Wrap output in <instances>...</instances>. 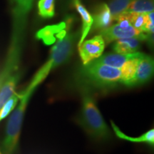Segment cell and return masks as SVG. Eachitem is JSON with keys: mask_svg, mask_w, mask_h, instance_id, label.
Wrapping results in <instances>:
<instances>
[{"mask_svg": "<svg viewBox=\"0 0 154 154\" xmlns=\"http://www.w3.org/2000/svg\"><path fill=\"white\" fill-rule=\"evenodd\" d=\"M82 108L79 122L91 137L97 140H106L111 138V131L98 109L90 88L81 87Z\"/></svg>", "mask_w": 154, "mask_h": 154, "instance_id": "1", "label": "cell"}, {"mask_svg": "<svg viewBox=\"0 0 154 154\" xmlns=\"http://www.w3.org/2000/svg\"><path fill=\"white\" fill-rule=\"evenodd\" d=\"M38 84L34 80L20 93L19 102L17 103L14 109L9 117L6 128L5 138L2 143L4 154H14L16 151L20 136L25 111L31 96L37 88Z\"/></svg>", "mask_w": 154, "mask_h": 154, "instance_id": "2", "label": "cell"}, {"mask_svg": "<svg viewBox=\"0 0 154 154\" xmlns=\"http://www.w3.org/2000/svg\"><path fill=\"white\" fill-rule=\"evenodd\" d=\"M79 79L83 86L99 89L111 88L121 84L120 69L106 66L92 61L79 72Z\"/></svg>", "mask_w": 154, "mask_h": 154, "instance_id": "3", "label": "cell"}, {"mask_svg": "<svg viewBox=\"0 0 154 154\" xmlns=\"http://www.w3.org/2000/svg\"><path fill=\"white\" fill-rule=\"evenodd\" d=\"M12 14V35L7 54L21 57L27 19L34 0H10Z\"/></svg>", "mask_w": 154, "mask_h": 154, "instance_id": "4", "label": "cell"}, {"mask_svg": "<svg viewBox=\"0 0 154 154\" xmlns=\"http://www.w3.org/2000/svg\"><path fill=\"white\" fill-rule=\"evenodd\" d=\"M105 46V42L101 35L96 36L91 39L83 42L79 47H78L83 65L87 64L101 57L104 51Z\"/></svg>", "mask_w": 154, "mask_h": 154, "instance_id": "5", "label": "cell"}, {"mask_svg": "<svg viewBox=\"0 0 154 154\" xmlns=\"http://www.w3.org/2000/svg\"><path fill=\"white\" fill-rule=\"evenodd\" d=\"M100 35L103 37L105 44H109L111 42L116 41L121 38L137 37L143 35V32L135 29L133 26L122 27L118 24L110 26L106 29L100 32Z\"/></svg>", "mask_w": 154, "mask_h": 154, "instance_id": "6", "label": "cell"}, {"mask_svg": "<svg viewBox=\"0 0 154 154\" xmlns=\"http://www.w3.org/2000/svg\"><path fill=\"white\" fill-rule=\"evenodd\" d=\"M153 59L143 54L138 62L136 74L128 86H136L146 84L153 76Z\"/></svg>", "mask_w": 154, "mask_h": 154, "instance_id": "7", "label": "cell"}, {"mask_svg": "<svg viewBox=\"0 0 154 154\" xmlns=\"http://www.w3.org/2000/svg\"><path fill=\"white\" fill-rule=\"evenodd\" d=\"M93 24L91 29L94 30L103 31L109 27L112 24L113 18L111 16L110 9L106 4L102 3L99 5L94 9L93 15Z\"/></svg>", "mask_w": 154, "mask_h": 154, "instance_id": "8", "label": "cell"}, {"mask_svg": "<svg viewBox=\"0 0 154 154\" xmlns=\"http://www.w3.org/2000/svg\"><path fill=\"white\" fill-rule=\"evenodd\" d=\"M146 34L143 33V35L137 37L121 38L116 40L113 45V50L115 53L121 54H128L138 52L140 47V43L146 41Z\"/></svg>", "mask_w": 154, "mask_h": 154, "instance_id": "9", "label": "cell"}, {"mask_svg": "<svg viewBox=\"0 0 154 154\" xmlns=\"http://www.w3.org/2000/svg\"><path fill=\"white\" fill-rule=\"evenodd\" d=\"M73 6L76 9L77 12L79 13L82 19V28L81 32V36L79 41L78 42V47H79L82 42L85 40V38L89 33L90 30L91 29L92 24H93V19L91 14L88 12V11L86 9L84 5H83L81 0H72Z\"/></svg>", "mask_w": 154, "mask_h": 154, "instance_id": "10", "label": "cell"}, {"mask_svg": "<svg viewBox=\"0 0 154 154\" xmlns=\"http://www.w3.org/2000/svg\"><path fill=\"white\" fill-rule=\"evenodd\" d=\"M140 54V52L134 54H121L117 53H107L106 54L101 56L98 59L94 60L96 63H102L106 66L113 67V68L121 69L123 65L127 61L131 59L135 58Z\"/></svg>", "mask_w": 154, "mask_h": 154, "instance_id": "11", "label": "cell"}, {"mask_svg": "<svg viewBox=\"0 0 154 154\" xmlns=\"http://www.w3.org/2000/svg\"><path fill=\"white\" fill-rule=\"evenodd\" d=\"M143 55V53L138 57L128 60L120 69L121 70V84L128 86L131 82L136 74L140 59Z\"/></svg>", "mask_w": 154, "mask_h": 154, "instance_id": "12", "label": "cell"}, {"mask_svg": "<svg viewBox=\"0 0 154 154\" xmlns=\"http://www.w3.org/2000/svg\"><path fill=\"white\" fill-rule=\"evenodd\" d=\"M111 126H112L113 130L115 134L119 138L124 139L126 140H129L131 142H135V143H144L149 144V145L153 146L154 144V130L151 129L148 131L147 132L144 133L141 136H138V137H131L124 134L119 129L118 126L116 125L114 123L111 121Z\"/></svg>", "mask_w": 154, "mask_h": 154, "instance_id": "13", "label": "cell"}, {"mask_svg": "<svg viewBox=\"0 0 154 154\" xmlns=\"http://www.w3.org/2000/svg\"><path fill=\"white\" fill-rule=\"evenodd\" d=\"M66 22H61L60 24L54 25V26H49L42 29L36 34V37L39 39H42L46 44H52L55 42V37L54 34H57L61 30L66 28Z\"/></svg>", "mask_w": 154, "mask_h": 154, "instance_id": "14", "label": "cell"}, {"mask_svg": "<svg viewBox=\"0 0 154 154\" xmlns=\"http://www.w3.org/2000/svg\"><path fill=\"white\" fill-rule=\"evenodd\" d=\"M153 0H134L126 11L135 13H149L153 11Z\"/></svg>", "mask_w": 154, "mask_h": 154, "instance_id": "15", "label": "cell"}, {"mask_svg": "<svg viewBox=\"0 0 154 154\" xmlns=\"http://www.w3.org/2000/svg\"><path fill=\"white\" fill-rule=\"evenodd\" d=\"M133 1L134 0H111L109 5L108 6L110 9L113 21H115L121 13L126 11Z\"/></svg>", "mask_w": 154, "mask_h": 154, "instance_id": "16", "label": "cell"}, {"mask_svg": "<svg viewBox=\"0 0 154 154\" xmlns=\"http://www.w3.org/2000/svg\"><path fill=\"white\" fill-rule=\"evenodd\" d=\"M55 0H39L38 2V13L43 19H50L54 16Z\"/></svg>", "mask_w": 154, "mask_h": 154, "instance_id": "17", "label": "cell"}, {"mask_svg": "<svg viewBox=\"0 0 154 154\" xmlns=\"http://www.w3.org/2000/svg\"><path fill=\"white\" fill-rule=\"evenodd\" d=\"M20 99V93H15L9 98V99L5 103L0 110V121L5 119L14 110L19 100Z\"/></svg>", "mask_w": 154, "mask_h": 154, "instance_id": "18", "label": "cell"}, {"mask_svg": "<svg viewBox=\"0 0 154 154\" xmlns=\"http://www.w3.org/2000/svg\"><path fill=\"white\" fill-rule=\"evenodd\" d=\"M131 13V23L135 29L143 32L146 22H147V13Z\"/></svg>", "mask_w": 154, "mask_h": 154, "instance_id": "19", "label": "cell"}, {"mask_svg": "<svg viewBox=\"0 0 154 154\" xmlns=\"http://www.w3.org/2000/svg\"><path fill=\"white\" fill-rule=\"evenodd\" d=\"M0 154H2V153H1V152H0Z\"/></svg>", "mask_w": 154, "mask_h": 154, "instance_id": "20", "label": "cell"}]
</instances>
